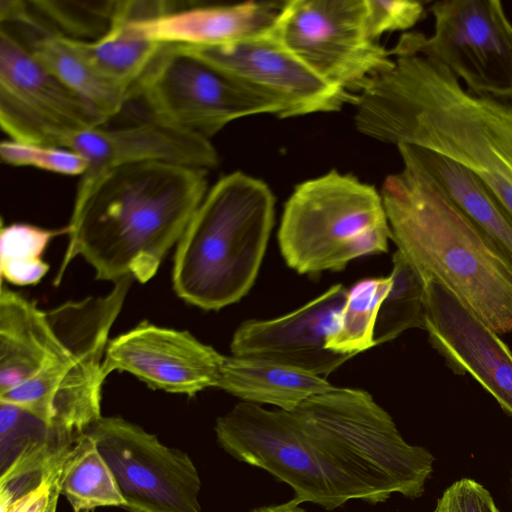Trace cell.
I'll return each instance as SVG.
<instances>
[{
    "label": "cell",
    "instance_id": "22",
    "mask_svg": "<svg viewBox=\"0 0 512 512\" xmlns=\"http://www.w3.org/2000/svg\"><path fill=\"white\" fill-rule=\"evenodd\" d=\"M115 1L107 32L95 40L67 38L71 47L105 77L133 91L164 44L140 35L130 24L121 6Z\"/></svg>",
    "mask_w": 512,
    "mask_h": 512
},
{
    "label": "cell",
    "instance_id": "12",
    "mask_svg": "<svg viewBox=\"0 0 512 512\" xmlns=\"http://www.w3.org/2000/svg\"><path fill=\"white\" fill-rule=\"evenodd\" d=\"M86 433L108 464L125 509L201 512V480L188 454L121 417L102 416Z\"/></svg>",
    "mask_w": 512,
    "mask_h": 512
},
{
    "label": "cell",
    "instance_id": "5",
    "mask_svg": "<svg viewBox=\"0 0 512 512\" xmlns=\"http://www.w3.org/2000/svg\"><path fill=\"white\" fill-rule=\"evenodd\" d=\"M274 203L270 188L257 178L242 172L220 178L177 243L176 294L204 310L221 309L246 295L267 247Z\"/></svg>",
    "mask_w": 512,
    "mask_h": 512
},
{
    "label": "cell",
    "instance_id": "28",
    "mask_svg": "<svg viewBox=\"0 0 512 512\" xmlns=\"http://www.w3.org/2000/svg\"><path fill=\"white\" fill-rule=\"evenodd\" d=\"M68 227L47 229L28 223L1 225L0 273L2 282L17 286L38 284L49 271L43 254L57 236L68 235Z\"/></svg>",
    "mask_w": 512,
    "mask_h": 512
},
{
    "label": "cell",
    "instance_id": "3",
    "mask_svg": "<svg viewBox=\"0 0 512 512\" xmlns=\"http://www.w3.org/2000/svg\"><path fill=\"white\" fill-rule=\"evenodd\" d=\"M207 170L160 162L115 168L75 199L54 285L78 256L104 281L146 283L179 242L207 193Z\"/></svg>",
    "mask_w": 512,
    "mask_h": 512
},
{
    "label": "cell",
    "instance_id": "25",
    "mask_svg": "<svg viewBox=\"0 0 512 512\" xmlns=\"http://www.w3.org/2000/svg\"><path fill=\"white\" fill-rule=\"evenodd\" d=\"M392 260L391 288L380 305L375 324L376 345L392 341L411 328L426 330V282L398 249Z\"/></svg>",
    "mask_w": 512,
    "mask_h": 512
},
{
    "label": "cell",
    "instance_id": "33",
    "mask_svg": "<svg viewBox=\"0 0 512 512\" xmlns=\"http://www.w3.org/2000/svg\"><path fill=\"white\" fill-rule=\"evenodd\" d=\"M434 512H499L489 491L480 483L463 478L449 486L438 499Z\"/></svg>",
    "mask_w": 512,
    "mask_h": 512
},
{
    "label": "cell",
    "instance_id": "14",
    "mask_svg": "<svg viewBox=\"0 0 512 512\" xmlns=\"http://www.w3.org/2000/svg\"><path fill=\"white\" fill-rule=\"evenodd\" d=\"M224 355L188 331L143 321L111 339L103 371L127 372L152 389L189 397L217 387Z\"/></svg>",
    "mask_w": 512,
    "mask_h": 512
},
{
    "label": "cell",
    "instance_id": "21",
    "mask_svg": "<svg viewBox=\"0 0 512 512\" xmlns=\"http://www.w3.org/2000/svg\"><path fill=\"white\" fill-rule=\"evenodd\" d=\"M217 388L254 404L290 411L336 387L313 373L271 360L224 356Z\"/></svg>",
    "mask_w": 512,
    "mask_h": 512
},
{
    "label": "cell",
    "instance_id": "9",
    "mask_svg": "<svg viewBox=\"0 0 512 512\" xmlns=\"http://www.w3.org/2000/svg\"><path fill=\"white\" fill-rule=\"evenodd\" d=\"M434 33H404L393 50L446 66L480 97L512 99V23L498 0H444L431 7Z\"/></svg>",
    "mask_w": 512,
    "mask_h": 512
},
{
    "label": "cell",
    "instance_id": "16",
    "mask_svg": "<svg viewBox=\"0 0 512 512\" xmlns=\"http://www.w3.org/2000/svg\"><path fill=\"white\" fill-rule=\"evenodd\" d=\"M347 296L345 286L336 284L284 316L246 321L234 333L231 352L327 376L352 357L326 348Z\"/></svg>",
    "mask_w": 512,
    "mask_h": 512
},
{
    "label": "cell",
    "instance_id": "27",
    "mask_svg": "<svg viewBox=\"0 0 512 512\" xmlns=\"http://www.w3.org/2000/svg\"><path fill=\"white\" fill-rule=\"evenodd\" d=\"M115 1L25 2L22 25L40 34H56L77 40H95L110 27Z\"/></svg>",
    "mask_w": 512,
    "mask_h": 512
},
{
    "label": "cell",
    "instance_id": "34",
    "mask_svg": "<svg viewBox=\"0 0 512 512\" xmlns=\"http://www.w3.org/2000/svg\"><path fill=\"white\" fill-rule=\"evenodd\" d=\"M299 504L300 501L293 498L282 504L257 507L250 512H306Z\"/></svg>",
    "mask_w": 512,
    "mask_h": 512
},
{
    "label": "cell",
    "instance_id": "13",
    "mask_svg": "<svg viewBox=\"0 0 512 512\" xmlns=\"http://www.w3.org/2000/svg\"><path fill=\"white\" fill-rule=\"evenodd\" d=\"M180 46V45H179ZM196 56L279 102V118L335 112L356 96L322 78L272 32L237 43L186 47Z\"/></svg>",
    "mask_w": 512,
    "mask_h": 512
},
{
    "label": "cell",
    "instance_id": "17",
    "mask_svg": "<svg viewBox=\"0 0 512 512\" xmlns=\"http://www.w3.org/2000/svg\"><path fill=\"white\" fill-rule=\"evenodd\" d=\"M62 147L77 152L87 162L75 199L84 197L105 173L118 167L160 162L207 170L219 161L209 139L154 119L127 127L100 126L78 132Z\"/></svg>",
    "mask_w": 512,
    "mask_h": 512
},
{
    "label": "cell",
    "instance_id": "18",
    "mask_svg": "<svg viewBox=\"0 0 512 512\" xmlns=\"http://www.w3.org/2000/svg\"><path fill=\"white\" fill-rule=\"evenodd\" d=\"M283 2L175 8L150 19H130L143 37L164 45L211 47L270 34Z\"/></svg>",
    "mask_w": 512,
    "mask_h": 512
},
{
    "label": "cell",
    "instance_id": "11",
    "mask_svg": "<svg viewBox=\"0 0 512 512\" xmlns=\"http://www.w3.org/2000/svg\"><path fill=\"white\" fill-rule=\"evenodd\" d=\"M108 120L1 27L0 125L10 139L62 147L70 136Z\"/></svg>",
    "mask_w": 512,
    "mask_h": 512
},
{
    "label": "cell",
    "instance_id": "1",
    "mask_svg": "<svg viewBox=\"0 0 512 512\" xmlns=\"http://www.w3.org/2000/svg\"><path fill=\"white\" fill-rule=\"evenodd\" d=\"M215 433L235 459L287 483L295 498L333 510L349 500L418 498L434 457L408 444L366 391L338 388L290 411L241 402L219 417Z\"/></svg>",
    "mask_w": 512,
    "mask_h": 512
},
{
    "label": "cell",
    "instance_id": "2",
    "mask_svg": "<svg viewBox=\"0 0 512 512\" xmlns=\"http://www.w3.org/2000/svg\"><path fill=\"white\" fill-rule=\"evenodd\" d=\"M393 65L356 95V128L413 145L466 168L512 214V99L480 97L442 63L390 50Z\"/></svg>",
    "mask_w": 512,
    "mask_h": 512
},
{
    "label": "cell",
    "instance_id": "24",
    "mask_svg": "<svg viewBox=\"0 0 512 512\" xmlns=\"http://www.w3.org/2000/svg\"><path fill=\"white\" fill-rule=\"evenodd\" d=\"M60 493L74 512H90L110 506L125 508V500L108 464L86 432L65 459Z\"/></svg>",
    "mask_w": 512,
    "mask_h": 512
},
{
    "label": "cell",
    "instance_id": "29",
    "mask_svg": "<svg viewBox=\"0 0 512 512\" xmlns=\"http://www.w3.org/2000/svg\"><path fill=\"white\" fill-rule=\"evenodd\" d=\"M56 431L30 411L0 402L1 472L23 451L48 439Z\"/></svg>",
    "mask_w": 512,
    "mask_h": 512
},
{
    "label": "cell",
    "instance_id": "20",
    "mask_svg": "<svg viewBox=\"0 0 512 512\" xmlns=\"http://www.w3.org/2000/svg\"><path fill=\"white\" fill-rule=\"evenodd\" d=\"M412 162L472 221L512 268V214L478 177L459 164L424 148L400 144Z\"/></svg>",
    "mask_w": 512,
    "mask_h": 512
},
{
    "label": "cell",
    "instance_id": "8",
    "mask_svg": "<svg viewBox=\"0 0 512 512\" xmlns=\"http://www.w3.org/2000/svg\"><path fill=\"white\" fill-rule=\"evenodd\" d=\"M151 119L209 139L228 123L274 114L277 100L179 45H164L134 88Z\"/></svg>",
    "mask_w": 512,
    "mask_h": 512
},
{
    "label": "cell",
    "instance_id": "23",
    "mask_svg": "<svg viewBox=\"0 0 512 512\" xmlns=\"http://www.w3.org/2000/svg\"><path fill=\"white\" fill-rule=\"evenodd\" d=\"M27 46L40 64L108 119L133 97L132 89L99 73L63 36L39 34Z\"/></svg>",
    "mask_w": 512,
    "mask_h": 512
},
{
    "label": "cell",
    "instance_id": "32",
    "mask_svg": "<svg viewBox=\"0 0 512 512\" xmlns=\"http://www.w3.org/2000/svg\"><path fill=\"white\" fill-rule=\"evenodd\" d=\"M70 450L46 470L36 487L14 499L0 512H56L62 471Z\"/></svg>",
    "mask_w": 512,
    "mask_h": 512
},
{
    "label": "cell",
    "instance_id": "19",
    "mask_svg": "<svg viewBox=\"0 0 512 512\" xmlns=\"http://www.w3.org/2000/svg\"><path fill=\"white\" fill-rule=\"evenodd\" d=\"M65 347L47 311L35 301L1 285L0 393L9 391L55 368Z\"/></svg>",
    "mask_w": 512,
    "mask_h": 512
},
{
    "label": "cell",
    "instance_id": "6",
    "mask_svg": "<svg viewBox=\"0 0 512 512\" xmlns=\"http://www.w3.org/2000/svg\"><path fill=\"white\" fill-rule=\"evenodd\" d=\"M132 281L123 278L104 296L67 301L47 311L66 348L65 358L57 367L0 393V402L30 411L60 434L81 437L102 417L105 352Z\"/></svg>",
    "mask_w": 512,
    "mask_h": 512
},
{
    "label": "cell",
    "instance_id": "31",
    "mask_svg": "<svg viewBox=\"0 0 512 512\" xmlns=\"http://www.w3.org/2000/svg\"><path fill=\"white\" fill-rule=\"evenodd\" d=\"M365 29L376 40L385 32L407 30L424 16V6L414 0H365Z\"/></svg>",
    "mask_w": 512,
    "mask_h": 512
},
{
    "label": "cell",
    "instance_id": "15",
    "mask_svg": "<svg viewBox=\"0 0 512 512\" xmlns=\"http://www.w3.org/2000/svg\"><path fill=\"white\" fill-rule=\"evenodd\" d=\"M425 282L429 342L455 374L472 376L512 416L510 349L446 287Z\"/></svg>",
    "mask_w": 512,
    "mask_h": 512
},
{
    "label": "cell",
    "instance_id": "4",
    "mask_svg": "<svg viewBox=\"0 0 512 512\" xmlns=\"http://www.w3.org/2000/svg\"><path fill=\"white\" fill-rule=\"evenodd\" d=\"M402 162L381 192L397 249L494 332H512V268L425 173Z\"/></svg>",
    "mask_w": 512,
    "mask_h": 512
},
{
    "label": "cell",
    "instance_id": "30",
    "mask_svg": "<svg viewBox=\"0 0 512 512\" xmlns=\"http://www.w3.org/2000/svg\"><path fill=\"white\" fill-rule=\"evenodd\" d=\"M1 160L12 166H31L70 176H82L87 162L77 152L63 147L8 139L0 144Z\"/></svg>",
    "mask_w": 512,
    "mask_h": 512
},
{
    "label": "cell",
    "instance_id": "26",
    "mask_svg": "<svg viewBox=\"0 0 512 512\" xmlns=\"http://www.w3.org/2000/svg\"><path fill=\"white\" fill-rule=\"evenodd\" d=\"M391 284L390 275L365 278L348 290L337 324L327 336L328 350L353 357L376 346L374 340L376 319Z\"/></svg>",
    "mask_w": 512,
    "mask_h": 512
},
{
    "label": "cell",
    "instance_id": "10",
    "mask_svg": "<svg viewBox=\"0 0 512 512\" xmlns=\"http://www.w3.org/2000/svg\"><path fill=\"white\" fill-rule=\"evenodd\" d=\"M365 0L285 1L272 35L330 83L360 92L393 65L390 51L368 37Z\"/></svg>",
    "mask_w": 512,
    "mask_h": 512
},
{
    "label": "cell",
    "instance_id": "7",
    "mask_svg": "<svg viewBox=\"0 0 512 512\" xmlns=\"http://www.w3.org/2000/svg\"><path fill=\"white\" fill-rule=\"evenodd\" d=\"M391 236L381 194L336 170L295 188L278 232L287 265L301 274L342 270L358 257L384 253Z\"/></svg>",
    "mask_w": 512,
    "mask_h": 512
}]
</instances>
